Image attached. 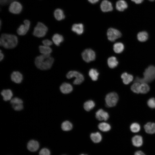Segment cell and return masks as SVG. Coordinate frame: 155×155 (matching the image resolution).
I'll return each mask as SVG.
<instances>
[{
    "instance_id": "1f68e13d",
    "label": "cell",
    "mask_w": 155,
    "mask_h": 155,
    "mask_svg": "<svg viewBox=\"0 0 155 155\" xmlns=\"http://www.w3.org/2000/svg\"><path fill=\"white\" fill-rule=\"evenodd\" d=\"M72 124L68 121L63 122L61 125L62 129L64 131H69L72 128Z\"/></svg>"
},
{
    "instance_id": "7402d4cb",
    "label": "cell",
    "mask_w": 155,
    "mask_h": 155,
    "mask_svg": "<svg viewBox=\"0 0 155 155\" xmlns=\"http://www.w3.org/2000/svg\"><path fill=\"white\" fill-rule=\"evenodd\" d=\"M123 82L125 84H128L132 82L133 79L132 75L126 72L122 73L121 76Z\"/></svg>"
},
{
    "instance_id": "7a4b0ae2",
    "label": "cell",
    "mask_w": 155,
    "mask_h": 155,
    "mask_svg": "<svg viewBox=\"0 0 155 155\" xmlns=\"http://www.w3.org/2000/svg\"><path fill=\"white\" fill-rule=\"evenodd\" d=\"M18 43V38L15 35L6 33L2 34L0 38V44L7 49H13Z\"/></svg>"
},
{
    "instance_id": "8d00e7d4",
    "label": "cell",
    "mask_w": 155,
    "mask_h": 155,
    "mask_svg": "<svg viewBox=\"0 0 155 155\" xmlns=\"http://www.w3.org/2000/svg\"><path fill=\"white\" fill-rule=\"evenodd\" d=\"M147 104L151 108H155V98H152L149 99L147 102Z\"/></svg>"
},
{
    "instance_id": "9a60e30c",
    "label": "cell",
    "mask_w": 155,
    "mask_h": 155,
    "mask_svg": "<svg viewBox=\"0 0 155 155\" xmlns=\"http://www.w3.org/2000/svg\"><path fill=\"white\" fill-rule=\"evenodd\" d=\"M39 145L38 142L34 140H30L27 145L28 149L30 151L34 152L36 151L39 148Z\"/></svg>"
},
{
    "instance_id": "3957f363",
    "label": "cell",
    "mask_w": 155,
    "mask_h": 155,
    "mask_svg": "<svg viewBox=\"0 0 155 155\" xmlns=\"http://www.w3.org/2000/svg\"><path fill=\"white\" fill-rule=\"evenodd\" d=\"M142 78L137 77L134 80V82L140 83L150 82L155 79V67L150 65L147 68L143 73Z\"/></svg>"
},
{
    "instance_id": "ffe728a7",
    "label": "cell",
    "mask_w": 155,
    "mask_h": 155,
    "mask_svg": "<svg viewBox=\"0 0 155 155\" xmlns=\"http://www.w3.org/2000/svg\"><path fill=\"white\" fill-rule=\"evenodd\" d=\"M146 132L148 133L152 134L155 133V123L148 122L144 126Z\"/></svg>"
},
{
    "instance_id": "ac0fdd59",
    "label": "cell",
    "mask_w": 155,
    "mask_h": 155,
    "mask_svg": "<svg viewBox=\"0 0 155 155\" xmlns=\"http://www.w3.org/2000/svg\"><path fill=\"white\" fill-rule=\"evenodd\" d=\"M72 30L78 35L82 34L84 32V26L82 24H74L72 27Z\"/></svg>"
},
{
    "instance_id": "8992f818",
    "label": "cell",
    "mask_w": 155,
    "mask_h": 155,
    "mask_svg": "<svg viewBox=\"0 0 155 155\" xmlns=\"http://www.w3.org/2000/svg\"><path fill=\"white\" fill-rule=\"evenodd\" d=\"M66 77L69 79L75 77V79L74 80L73 83L76 85L80 84L84 80V77L82 74L74 71H69L66 75Z\"/></svg>"
},
{
    "instance_id": "7bdbcfd3",
    "label": "cell",
    "mask_w": 155,
    "mask_h": 155,
    "mask_svg": "<svg viewBox=\"0 0 155 155\" xmlns=\"http://www.w3.org/2000/svg\"><path fill=\"white\" fill-rule=\"evenodd\" d=\"M133 2H135L137 4H139L141 3L144 0H131Z\"/></svg>"
},
{
    "instance_id": "836d02e7",
    "label": "cell",
    "mask_w": 155,
    "mask_h": 155,
    "mask_svg": "<svg viewBox=\"0 0 155 155\" xmlns=\"http://www.w3.org/2000/svg\"><path fill=\"white\" fill-rule=\"evenodd\" d=\"M140 84L137 82H135L131 86V90L135 93L139 94L140 92Z\"/></svg>"
},
{
    "instance_id": "484cf974",
    "label": "cell",
    "mask_w": 155,
    "mask_h": 155,
    "mask_svg": "<svg viewBox=\"0 0 155 155\" xmlns=\"http://www.w3.org/2000/svg\"><path fill=\"white\" fill-rule=\"evenodd\" d=\"M124 48V46L123 44L120 42L115 43L113 46L114 51L117 53H122L123 51Z\"/></svg>"
},
{
    "instance_id": "83f0119b",
    "label": "cell",
    "mask_w": 155,
    "mask_h": 155,
    "mask_svg": "<svg viewBox=\"0 0 155 155\" xmlns=\"http://www.w3.org/2000/svg\"><path fill=\"white\" fill-rule=\"evenodd\" d=\"M90 138L92 141L95 143H99L102 140V136L99 132L93 133L90 135Z\"/></svg>"
},
{
    "instance_id": "f1b7e54d",
    "label": "cell",
    "mask_w": 155,
    "mask_h": 155,
    "mask_svg": "<svg viewBox=\"0 0 155 155\" xmlns=\"http://www.w3.org/2000/svg\"><path fill=\"white\" fill-rule=\"evenodd\" d=\"M89 75L93 81H95L98 79L99 73L96 69L92 68L90 70Z\"/></svg>"
},
{
    "instance_id": "7dc6e473",
    "label": "cell",
    "mask_w": 155,
    "mask_h": 155,
    "mask_svg": "<svg viewBox=\"0 0 155 155\" xmlns=\"http://www.w3.org/2000/svg\"><path fill=\"white\" fill-rule=\"evenodd\" d=\"M80 155H84V154H81Z\"/></svg>"
},
{
    "instance_id": "44dd1931",
    "label": "cell",
    "mask_w": 155,
    "mask_h": 155,
    "mask_svg": "<svg viewBox=\"0 0 155 155\" xmlns=\"http://www.w3.org/2000/svg\"><path fill=\"white\" fill-rule=\"evenodd\" d=\"M132 142L133 145L137 147L141 146L143 144V139L142 137L139 135H136L132 139Z\"/></svg>"
},
{
    "instance_id": "7c38bea8",
    "label": "cell",
    "mask_w": 155,
    "mask_h": 155,
    "mask_svg": "<svg viewBox=\"0 0 155 155\" xmlns=\"http://www.w3.org/2000/svg\"><path fill=\"white\" fill-rule=\"evenodd\" d=\"M100 7L101 10L104 12L110 11L113 9L112 3L107 0H104L102 1Z\"/></svg>"
},
{
    "instance_id": "9c48e42d",
    "label": "cell",
    "mask_w": 155,
    "mask_h": 155,
    "mask_svg": "<svg viewBox=\"0 0 155 155\" xmlns=\"http://www.w3.org/2000/svg\"><path fill=\"white\" fill-rule=\"evenodd\" d=\"M82 56L83 59L88 63L94 60L96 58L95 52L90 49L84 50L82 53Z\"/></svg>"
},
{
    "instance_id": "d6986e66",
    "label": "cell",
    "mask_w": 155,
    "mask_h": 155,
    "mask_svg": "<svg viewBox=\"0 0 155 155\" xmlns=\"http://www.w3.org/2000/svg\"><path fill=\"white\" fill-rule=\"evenodd\" d=\"M127 7V4L124 0H119L116 3V8L117 10L119 11H123L126 9Z\"/></svg>"
},
{
    "instance_id": "f35d334b",
    "label": "cell",
    "mask_w": 155,
    "mask_h": 155,
    "mask_svg": "<svg viewBox=\"0 0 155 155\" xmlns=\"http://www.w3.org/2000/svg\"><path fill=\"white\" fill-rule=\"evenodd\" d=\"M17 0H0V6L9 5L12 1Z\"/></svg>"
},
{
    "instance_id": "f6af8a7d",
    "label": "cell",
    "mask_w": 155,
    "mask_h": 155,
    "mask_svg": "<svg viewBox=\"0 0 155 155\" xmlns=\"http://www.w3.org/2000/svg\"><path fill=\"white\" fill-rule=\"evenodd\" d=\"M88 1L92 3H95L98 2L99 0H88Z\"/></svg>"
},
{
    "instance_id": "60d3db41",
    "label": "cell",
    "mask_w": 155,
    "mask_h": 155,
    "mask_svg": "<svg viewBox=\"0 0 155 155\" xmlns=\"http://www.w3.org/2000/svg\"><path fill=\"white\" fill-rule=\"evenodd\" d=\"M42 43L43 45L50 46L53 44L52 42L50 40L46 39L42 41Z\"/></svg>"
},
{
    "instance_id": "8fae6325",
    "label": "cell",
    "mask_w": 155,
    "mask_h": 155,
    "mask_svg": "<svg viewBox=\"0 0 155 155\" xmlns=\"http://www.w3.org/2000/svg\"><path fill=\"white\" fill-rule=\"evenodd\" d=\"M53 16L55 20L59 21H62L65 18L64 11L60 8H57L55 10Z\"/></svg>"
},
{
    "instance_id": "4dcf8cb0",
    "label": "cell",
    "mask_w": 155,
    "mask_h": 155,
    "mask_svg": "<svg viewBox=\"0 0 155 155\" xmlns=\"http://www.w3.org/2000/svg\"><path fill=\"white\" fill-rule=\"evenodd\" d=\"M95 106V103L92 100L86 102L84 104V109L87 111H89L92 109Z\"/></svg>"
},
{
    "instance_id": "52a82bcc",
    "label": "cell",
    "mask_w": 155,
    "mask_h": 155,
    "mask_svg": "<svg viewBox=\"0 0 155 155\" xmlns=\"http://www.w3.org/2000/svg\"><path fill=\"white\" fill-rule=\"evenodd\" d=\"M118 99V96L116 93L112 92L108 94L105 99L106 106L108 107L115 106L117 103Z\"/></svg>"
},
{
    "instance_id": "5b68a950",
    "label": "cell",
    "mask_w": 155,
    "mask_h": 155,
    "mask_svg": "<svg viewBox=\"0 0 155 155\" xmlns=\"http://www.w3.org/2000/svg\"><path fill=\"white\" fill-rule=\"evenodd\" d=\"M23 8L22 4L17 0H15L11 2L9 4L8 7L9 11L14 14H18L20 13Z\"/></svg>"
},
{
    "instance_id": "74e56055",
    "label": "cell",
    "mask_w": 155,
    "mask_h": 155,
    "mask_svg": "<svg viewBox=\"0 0 155 155\" xmlns=\"http://www.w3.org/2000/svg\"><path fill=\"white\" fill-rule=\"evenodd\" d=\"M49 150L46 148H43L41 149L39 152V155H50Z\"/></svg>"
},
{
    "instance_id": "ab89813d",
    "label": "cell",
    "mask_w": 155,
    "mask_h": 155,
    "mask_svg": "<svg viewBox=\"0 0 155 155\" xmlns=\"http://www.w3.org/2000/svg\"><path fill=\"white\" fill-rule=\"evenodd\" d=\"M12 107L16 111H20L23 108V104L12 105Z\"/></svg>"
},
{
    "instance_id": "4316f807",
    "label": "cell",
    "mask_w": 155,
    "mask_h": 155,
    "mask_svg": "<svg viewBox=\"0 0 155 155\" xmlns=\"http://www.w3.org/2000/svg\"><path fill=\"white\" fill-rule=\"evenodd\" d=\"M137 37L139 41L141 42H144L148 39V34L146 31L140 32L138 33Z\"/></svg>"
},
{
    "instance_id": "4fadbf2b",
    "label": "cell",
    "mask_w": 155,
    "mask_h": 155,
    "mask_svg": "<svg viewBox=\"0 0 155 155\" xmlns=\"http://www.w3.org/2000/svg\"><path fill=\"white\" fill-rule=\"evenodd\" d=\"M23 78L22 74L18 71H13L11 75V80L17 84L21 83L22 80Z\"/></svg>"
},
{
    "instance_id": "30bf717a",
    "label": "cell",
    "mask_w": 155,
    "mask_h": 155,
    "mask_svg": "<svg viewBox=\"0 0 155 155\" xmlns=\"http://www.w3.org/2000/svg\"><path fill=\"white\" fill-rule=\"evenodd\" d=\"M107 35L109 40L114 42L116 39L120 38L122 34L118 30L114 28H110L107 30Z\"/></svg>"
},
{
    "instance_id": "ba28073f",
    "label": "cell",
    "mask_w": 155,
    "mask_h": 155,
    "mask_svg": "<svg viewBox=\"0 0 155 155\" xmlns=\"http://www.w3.org/2000/svg\"><path fill=\"white\" fill-rule=\"evenodd\" d=\"M31 23L30 21L26 19L23 21V23L20 24L16 30L17 34L20 36L26 35L30 29Z\"/></svg>"
},
{
    "instance_id": "d4e9b609",
    "label": "cell",
    "mask_w": 155,
    "mask_h": 155,
    "mask_svg": "<svg viewBox=\"0 0 155 155\" xmlns=\"http://www.w3.org/2000/svg\"><path fill=\"white\" fill-rule=\"evenodd\" d=\"M39 48V51L42 54L50 55L52 51L50 46L44 45L40 46Z\"/></svg>"
},
{
    "instance_id": "b9f144b4",
    "label": "cell",
    "mask_w": 155,
    "mask_h": 155,
    "mask_svg": "<svg viewBox=\"0 0 155 155\" xmlns=\"http://www.w3.org/2000/svg\"><path fill=\"white\" fill-rule=\"evenodd\" d=\"M134 155H146L142 152L141 151H138L136 152Z\"/></svg>"
},
{
    "instance_id": "6da1fadb",
    "label": "cell",
    "mask_w": 155,
    "mask_h": 155,
    "mask_svg": "<svg viewBox=\"0 0 155 155\" xmlns=\"http://www.w3.org/2000/svg\"><path fill=\"white\" fill-rule=\"evenodd\" d=\"M54 60V58L51 56L50 55L41 54L36 58L35 64L39 69L46 70L51 68Z\"/></svg>"
},
{
    "instance_id": "f546056e",
    "label": "cell",
    "mask_w": 155,
    "mask_h": 155,
    "mask_svg": "<svg viewBox=\"0 0 155 155\" xmlns=\"http://www.w3.org/2000/svg\"><path fill=\"white\" fill-rule=\"evenodd\" d=\"M98 127L100 130L104 132L110 130L111 128L110 125L108 124L105 122L99 123Z\"/></svg>"
},
{
    "instance_id": "603a6c76",
    "label": "cell",
    "mask_w": 155,
    "mask_h": 155,
    "mask_svg": "<svg viewBox=\"0 0 155 155\" xmlns=\"http://www.w3.org/2000/svg\"><path fill=\"white\" fill-rule=\"evenodd\" d=\"M52 40L53 42L57 46L60 45L63 42L64 38L61 35L58 33L54 34L52 36Z\"/></svg>"
},
{
    "instance_id": "d6a6232c",
    "label": "cell",
    "mask_w": 155,
    "mask_h": 155,
    "mask_svg": "<svg viewBox=\"0 0 155 155\" xmlns=\"http://www.w3.org/2000/svg\"><path fill=\"white\" fill-rule=\"evenodd\" d=\"M150 89V87L147 83H142L140 84V93L146 94L149 91Z\"/></svg>"
},
{
    "instance_id": "277c9868",
    "label": "cell",
    "mask_w": 155,
    "mask_h": 155,
    "mask_svg": "<svg viewBox=\"0 0 155 155\" xmlns=\"http://www.w3.org/2000/svg\"><path fill=\"white\" fill-rule=\"evenodd\" d=\"M48 27L43 23L38 22L34 27L32 34L37 37L41 38L44 36L48 31Z\"/></svg>"
},
{
    "instance_id": "e0dca14e",
    "label": "cell",
    "mask_w": 155,
    "mask_h": 155,
    "mask_svg": "<svg viewBox=\"0 0 155 155\" xmlns=\"http://www.w3.org/2000/svg\"><path fill=\"white\" fill-rule=\"evenodd\" d=\"M3 100L5 101L11 100L13 96V93L10 89L3 90L1 92Z\"/></svg>"
},
{
    "instance_id": "bcb514c9",
    "label": "cell",
    "mask_w": 155,
    "mask_h": 155,
    "mask_svg": "<svg viewBox=\"0 0 155 155\" xmlns=\"http://www.w3.org/2000/svg\"><path fill=\"white\" fill-rule=\"evenodd\" d=\"M150 1H154L155 0H148Z\"/></svg>"
},
{
    "instance_id": "cb8c5ba5",
    "label": "cell",
    "mask_w": 155,
    "mask_h": 155,
    "mask_svg": "<svg viewBox=\"0 0 155 155\" xmlns=\"http://www.w3.org/2000/svg\"><path fill=\"white\" fill-rule=\"evenodd\" d=\"M107 63L108 66L110 68H114L117 66L118 64V62L116 57L112 56L108 59Z\"/></svg>"
},
{
    "instance_id": "ee69618b",
    "label": "cell",
    "mask_w": 155,
    "mask_h": 155,
    "mask_svg": "<svg viewBox=\"0 0 155 155\" xmlns=\"http://www.w3.org/2000/svg\"><path fill=\"white\" fill-rule=\"evenodd\" d=\"M0 61H1L3 59L4 57V55L1 52V50H0Z\"/></svg>"
},
{
    "instance_id": "5bb4252c",
    "label": "cell",
    "mask_w": 155,
    "mask_h": 155,
    "mask_svg": "<svg viewBox=\"0 0 155 155\" xmlns=\"http://www.w3.org/2000/svg\"><path fill=\"white\" fill-rule=\"evenodd\" d=\"M109 117L108 113L102 109L99 110L96 113V117L99 121H106Z\"/></svg>"
},
{
    "instance_id": "2e32d148",
    "label": "cell",
    "mask_w": 155,
    "mask_h": 155,
    "mask_svg": "<svg viewBox=\"0 0 155 155\" xmlns=\"http://www.w3.org/2000/svg\"><path fill=\"white\" fill-rule=\"evenodd\" d=\"M60 89L62 93L66 94L69 93L72 91L73 87L69 84L65 82L61 85Z\"/></svg>"
},
{
    "instance_id": "e575fe53",
    "label": "cell",
    "mask_w": 155,
    "mask_h": 155,
    "mask_svg": "<svg viewBox=\"0 0 155 155\" xmlns=\"http://www.w3.org/2000/svg\"><path fill=\"white\" fill-rule=\"evenodd\" d=\"M130 129L131 131L133 133H137L139 132L140 129V127L139 124L136 123H132L130 126Z\"/></svg>"
},
{
    "instance_id": "d590c367",
    "label": "cell",
    "mask_w": 155,
    "mask_h": 155,
    "mask_svg": "<svg viewBox=\"0 0 155 155\" xmlns=\"http://www.w3.org/2000/svg\"><path fill=\"white\" fill-rule=\"evenodd\" d=\"M10 103L12 105L20 104H23V101L18 97H14L12 98L10 100Z\"/></svg>"
}]
</instances>
